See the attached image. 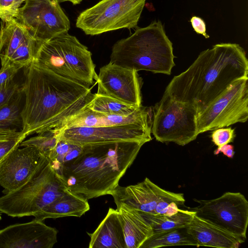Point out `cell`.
Returning <instances> with one entry per match:
<instances>
[{"label":"cell","mask_w":248,"mask_h":248,"mask_svg":"<svg viewBox=\"0 0 248 248\" xmlns=\"http://www.w3.org/2000/svg\"><path fill=\"white\" fill-rule=\"evenodd\" d=\"M32 62L88 87L98 77L91 52L68 31L42 43Z\"/></svg>","instance_id":"cell-5"},{"label":"cell","mask_w":248,"mask_h":248,"mask_svg":"<svg viewBox=\"0 0 248 248\" xmlns=\"http://www.w3.org/2000/svg\"><path fill=\"white\" fill-rule=\"evenodd\" d=\"M235 136L234 129L230 127L216 129L211 135L212 142L217 147L233 142Z\"/></svg>","instance_id":"cell-32"},{"label":"cell","mask_w":248,"mask_h":248,"mask_svg":"<svg viewBox=\"0 0 248 248\" xmlns=\"http://www.w3.org/2000/svg\"><path fill=\"white\" fill-rule=\"evenodd\" d=\"M195 215L244 240L248 223V202L239 192H227L210 200H198Z\"/></svg>","instance_id":"cell-10"},{"label":"cell","mask_w":248,"mask_h":248,"mask_svg":"<svg viewBox=\"0 0 248 248\" xmlns=\"http://www.w3.org/2000/svg\"><path fill=\"white\" fill-rule=\"evenodd\" d=\"M24 103L23 90L7 103L0 107V129L23 128L21 112Z\"/></svg>","instance_id":"cell-26"},{"label":"cell","mask_w":248,"mask_h":248,"mask_svg":"<svg viewBox=\"0 0 248 248\" xmlns=\"http://www.w3.org/2000/svg\"><path fill=\"white\" fill-rule=\"evenodd\" d=\"M96 81L97 94L133 106H141V80L137 71L109 62L100 68Z\"/></svg>","instance_id":"cell-13"},{"label":"cell","mask_w":248,"mask_h":248,"mask_svg":"<svg viewBox=\"0 0 248 248\" xmlns=\"http://www.w3.org/2000/svg\"><path fill=\"white\" fill-rule=\"evenodd\" d=\"M220 153H222L224 155L229 158H233L234 155L233 146L231 144H225L217 148L214 151V154L217 155Z\"/></svg>","instance_id":"cell-34"},{"label":"cell","mask_w":248,"mask_h":248,"mask_svg":"<svg viewBox=\"0 0 248 248\" xmlns=\"http://www.w3.org/2000/svg\"><path fill=\"white\" fill-rule=\"evenodd\" d=\"M42 154L34 146L16 148L0 161V185L5 194L24 185L36 169Z\"/></svg>","instance_id":"cell-15"},{"label":"cell","mask_w":248,"mask_h":248,"mask_svg":"<svg viewBox=\"0 0 248 248\" xmlns=\"http://www.w3.org/2000/svg\"><path fill=\"white\" fill-rule=\"evenodd\" d=\"M57 234L55 228L35 218L0 230V248H52L57 242Z\"/></svg>","instance_id":"cell-14"},{"label":"cell","mask_w":248,"mask_h":248,"mask_svg":"<svg viewBox=\"0 0 248 248\" xmlns=\"http://www.w3.org/2000/svg\"><path fill=\"white\" fill-rule=\"evenodd\" d=\"M83 0H60V1H69L73 5H77L80 4Z\"/></svg>","instance_id":"cell-35"},{"label":"cell","mask_w":248,"mask_h":248,"mask_svg":"<svg viewBox=\"0 0 248 248\" xmlns=\"http://www.w3.org/2000/svg\"><path fill=\"white\" fill-rule=\"evenodd\" d=\"M23 82L22 133L27 137L56 129L87 108L91 89L31 62Z\"/></svg>","instance_id":"cell-1"},{"label":"cell","mask_w":248,"mask_h":248,"mask_svg":"<svg viewBox=\"0 0 248 248\" xmlns=\"http://www.w3.org/2000/svg\"><path fill=\"white\" fill-rule=\"evenodd\" d=\"M60 2V0H26L16 18L42 43L70 29L69 19Z\"/></svg>","instance_id":"cell-11"},{"label":"cell","mask_w":248,"mask_h":248,"mask_svg":"<svg viewBox=\"0 0 248 248\" xmlns=\"http://www.w3.org/2000/svg\"><path fill=\"white\" fill-rule=\"evenodd\" d=\"M90 209L88 200L67 189L60 197L45 207L33 216L44 220L66 217H80Z\"/></svg>","instance_id":"cell-21"},{"label":"cell","mask_w":248,"mask_h":248,"mask_svg":"<svg viewBox=\"0 0 248 248\" xmlns=\"http://www.w3.org/2000/svg\"><path fill=\"white\" fill-rule=\"evenodd\" d=\"M248 118V77L238 79L198 113L199 134L245 123Z\"/></svg>","instance_id":"cell-9"},{"label":"cell","mask_w":248,"mask_h":248,"mask_svg":"<svg viewBox=\"0 0 248 248\" xmlns=\"http://www.w3.org/2000/svg\"><path fill=\"white\" fill-rule=\"evenodd\" d=\"M58 138L54 129L38 134V135L22 141L19 147L34 146L47 156L56 145Z\"/></svg>","instance_id":"cell-28"},{"label":"cell","mask_w":248,"mask_h":248,"mask_svg":"<svg viewBox=\"0 0 248 248\" xmlns=\"http://www.w3.org/2000/svg\"><path fill=\"white\" fill-rule=\"evenodd\" d=\"M26 137L16 129H0V161L9 152L19 147Z\"/></svg>","instance_id":"cell-29"},{"label":"cell","mask_w":248,"mask_h":248,"mask_svg":"<svg viewBox=\"0 0 248 248\" xmlns=\"http://www.w3.org/2000/svg\"><path fill=\"white\" fill-rule=\"evenodd\" d=\"M0 161H1V160H0Z\"/></svg>","instance_id":"cell-37"},{"label":"cell","mask_w":248,"mask_h":248,"mask_svg":"<svg viewBox=\"0 0 248 248\" xmlns=\"http://www.w3.org/2000/svg\"><path fill=\"white\" fill-rule=\"evenodd\" d=\"M172 246H195L186 228L154 233L140 248H157Z\"/></svg>","instance_id":"cell-25"},{"label":"cell","mask_w":248,"mask_h":248,"mask_svg":"<svg viewBox=\"0 0 248 248\" xmlns=\"http://www.w3.org/2000/svg\"><path fill=\"white\" fill-rule=\"evenodd\" d=\"M26 0H0V18L2 21L16 18Z\"/></svg>","instance_id":"cell-30"},{"label":"cell","mask_w":248,"mask_h":248,"mask_svg":"<svg viewBox=\"0 0 248 248\" xmlns=\"http://www.w3.org/2000/svg\"><path fill=\"white\" fill-rule=\"evenodd\" d=\"M1 219V214L0 213V221Z\"/></svg>","instance_id":"cell-36"},{"label":"cell","mask_w":248,"mask_h":248,"mask_svg":"<svg viewBox=\"0 0 248 248\" xmlns=\"http://www.w3.org/2000/svg\"><path fill=\"white\" fill-rule=\"evenodd\" d=\"M140 107L130 105L96 93L94 94L93 99L87 107L89 109L96 112L122 116L130 115Z\"/></svg>","instance_id":"cell-27"},{"label":"cell","mask_w":248,"mask_h":248,"mask_svg":"<svg viewBox=\"0 0 248 248\" xmlns=\"http://www.w3.org/2000/svg\"><path fill=\"white\" fill-rule=\"evenodd\" d=\"M144 141L83 146L81 154L58 175L67 189L87 200L110 195L136 158Z\"/></svg>","instance_id":"cell-3"},{"label":"cell","mask_w":248,"mask_h":248,"mask_svg":"<svg viewBox=\"0 0 248 248\" xmlns=\"http://www.w3.org/2000/svg\"><path fill=\"white\" fill-rule=\"evenodd\" d=\"M248 60L238 44L221 43L200 53L184 72L174 76L165 93L203 110L235 80L248 77Z\"/></svg>","instance_id":"cell-2"},{"label":"cell","mask_w":248,"mask_h":248,"mask_svg":"<svg viewBox=\"0 0 248 248\" xmlns=\"http://www.w3.org/2000/svg\"><path fill=\"white\" fill-rule=\"evenodd\" d=\"M66 189L47 157L42 154L30 179L20 187L0 197V212L12 217L33 216Z\"/></svg>","instance_id":"cell-6"},{"label":"cell","mask_w":248,"mask_h":248,"mask_svg":"<svg viewBox=\"0 0 248 248\" xmlns=\"http://www.w3.org/2000/svg\"><path fill=\"white\" fill-rule=\"evenodd\" d=\"M140 107L130 115L122 116L96 112L86 108L55 130L76 127H99L131 124H152V111Z\"/></svg>","instance_id":"cell-17"},{"label":"cell","mask_w":248,"mask_h":248,"mask_svg":"<svg viewBox=\"0 0 248 248\" xmlns=\"http://www.w3.org/2000/svg\"><path fill=\"white\" fill-rule=\"evenodd\" d=\"M172 44L159 20L137 28L131 35L113 46L109 62L137 72L170 75L175 66Z\"/></svg>","instance_id":"cell-4"},{"label":"cell","mask_w":248,"mask_h":248,"mask_svg":"<svg viewBox=\"0 0 248 248\" xmlns=\"http://www.w3.org/2000/svg\"><path fill=\"white\" fill-rule=\"evenodd\" d=\"M152 124H131L99 127H76L55 130L58 138L84 146L124 141L149 142Z\"/></svg>","instance_id":"cell-12"},{"label":"cell","mask_w":248,"mask_h":248,"mask_svg":"<svg viewBox=\"0 0 248 248\" xmlns=\"http://www.w3.org/2000/svg\"><path fill=\"white\" fill-rule=\"evenodd\" d=\"M58 138L56 146L46 157L58 175L64 166L72 162L81 154L83 146Z\"/></svg>","instance_id":"cell-24"},{"label":"cell","mask_w":248,"mask_h":248,"mask_svg":"<svg viewBox=\"0 0 248 248\" xmlns=\"http://www.w3.org/2000/svg\"><path fill=\"white\" fill-rule=\"evenodd\" d=\"M27 27L16 18L2 21L0 26V59L1 66L23 44L33 38Z\"/></svg>","instance_id":"cell-22"},{"label":"cell","mask_w":248,"mask_h":248,"mask_svg":"<svg viewBox=\"0 0 248 248\" xmlns=\"http://www.w3.org/2000/svg\"><path fill=\"white\" fill-rule=\"evenodd\" d=\"M188 234L197 247L238 248L245 240L238 237L194 214L186 227Z\"/></svg>","instance_id":"cell-18"},{"label":"cell","mask_w":248,"mask_h":248,"mask_svg":"<svg viewBox=\"0 0 248 248\" xmlns=\"http://www.w3.org/2000/svg\"><path fill=\"white\" fill-rule=\"evenodd\" d=\"M151 133L161 142H174L184 146L199 135L196 108L164 93L155 107Z\"/></svg>","instance_id":"cell-7"},{"label":"cell","mask_w":248,"mask_h":248,"mask_svg":"<svg viewBox=\"0 0 248 248\" xmlns=\"http://www.w3.org/2000/svg\"><path fill=\"white\" fill-rule=\"evenodd\" d=\"M23 90V83H19L16 78L10 83L0 85V107L7 103Z\"/></svg>","instance_id":"cell-31"},{"label":"cell","mask_w":248,"mask_h":248,"mask_svg":"<svg viewBox=\"0 0 248 248\" xmlns=\"http://www.w3.org/2000/svg\"><path fill=\"white\" fill-rule=\"evenodd\" d=\"M116 206L123 229L125 248H140L153 234L152 226L139 211L124 203Z\"/></svg>","instance_id":"cell-19"},{"label":"cell","mask_w":248,"mask_h":248,"mask_svg":"<svg viewBox=\"0 0 248 248\" xmlns=\"http://www.w3.org/2000/svg\"><path fill=\"white\" fill-rule=\"evenodd\" d=\"M146 0H101L82 11L76 26L87 35H95L121 29H134Z\"/></svg>","instance_id":"cell-8"},{"label":"cell","mask_w":248,"mask_h":248,"mask_svg":"<svg viewBox=\"0 0 248 248\" xmlns=\"http://www.w3.org/2000/svg\"><path fill=\"white\" fill-rule=\"evenodd\" d=\"M141 214L152 226L154 234L186 227L195 212L179 209L177 213L170 216Z\"/></svg>","instance_id":"cell-23"},{"label":"cell","mask_w":248,"mask_h":248,"mask_svg":"<svg viewBox=\"0 0 248 248\" xmlns=\"http://www.w3.org/2000/svg\"><path fill=\"white\" fill-rule=\"evenodd\" d=\"M90 248H125L123 229L117 209L109 208L105 218L92 233Z\"/></svg>","instance_id":"cell-20"},{"label":"cell","mask_w":248,"mask_h":248,"mask_svg":"<svg viewBox=\"0 0 248 248\" xmlns=\"http://www.w3.org/2000/svg\"><path fill=\"white\" fill-rule=\"evenodd\" d=\"M190 22L193 29L197 33L202 35L205 38H209V35L206 32L205 23L202 18L193 16L191 17Z\"/></svg>","instance_id":"cell-33"},{"label":"cell","mask_w":248,"mask_h":248,"mask_svg":"<svg viewBox=\"0 0 248 248\" xmlns=\"http://www.w3.org/2000/svg\"><path fill=\"white\" fill-rule=\"evenodd\" d=\"M170 192L146 177L136 185L127 186L119 185L110 195L113 197L116 205L124 203L141 213L153 214L158 203Z\"/></svg>","instance_id":"cell-16"}]
</instances>
